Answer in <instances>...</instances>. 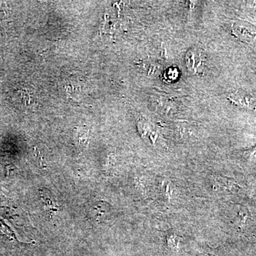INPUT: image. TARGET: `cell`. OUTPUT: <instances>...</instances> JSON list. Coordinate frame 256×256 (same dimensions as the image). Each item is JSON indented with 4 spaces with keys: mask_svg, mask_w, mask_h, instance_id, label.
I'll list each match as a JSON object with an SVG mask.
<instances>
[{
    "mask_svg": "<svg viewBox=\"0 0 256 256\" xmlns=\"http://www.w3.org/2000/svg\"><path fill=\"white\" fill-rule=\"evenodd\" d=\"M206 56L201 50L192 48L185 56L186 67L194 74H200L204 72L206 67Z\"/></svg>",
    "mask_w": 256,
    "mask_h": 256,
    "instance_id": "obj_1",
    "label": "cell"
},
{
    "mask_svg": "<svg viewBox=\"0 0 256 256\" xmlns=\"http://www.w3.org/2000/svg\"><path fill=\"white\" fill-rule=\"evenodd\" d=\"M234 34L242 42H252L256 37V28L246 22H238L233 25Z\"/></svg>",
    "mask_w": 256,
    "mask_h": 256,
    "instance_id": "obj_2",
    "label": "cell"
},
{
    "mask_svg": "<svg viewBox=\"0 0 256 256\" xmlns=\"http://www.w3.org/2000/svg\"><path fill=\"white\" fill-rule=\"evenodd\" d=\"M40 196L44 203L45 210L50 214V217H52L58 210V204L55 200L54 196H53L50 190L45 188L40 190Z\"/></svg>",
    "mask_w": 256,
    "mask_h": 256,
    "instance_id": "obj_3",
    "label": "cell"
},
{
    "mask_svg": "<svg viewBox=\"0 0 256 256\" xmlns=\"http://www.w3.org/2000/svg\"><path fill=\"white\" fill-rule=\"evenodd\" d=\"M252 100V98L248 97L247 96H240L234 98V102H237L238 104H240L242 106L252 108V106H254Z\"/></svg>",
    "mask_w": 256,
    "mask_h": 256,
    "instance_id": "obj_4",
    "label": "cell"
},
{
    "mask_svg": "<svg viewBox=\"0 0 256 256\" xmlns=\"http://www.w3.org/2000/svg\"><path fill=\"white\" fill-rule=\"evenodd\" d=\"M168 244L171 248L176 250L178 247V242H180V237L176 236V234H170L168 236Z\"/></svg>",
    "mask_w": 256,
    "mask_h": 256,
    "instance_id": "obj_5",
    "label": "cell"
},
{
    "mask_svg": "<svg viewBox=\"0 0 256 256\" xmlns=\"http://www.w3.org/2000/svg\"><path fill=\"white\" fill-rule=\"evenodd\" d=\"M246 154L249 156H252V158H256V148L248 151Z\"/></svg>",
    "mask_w": 256,
    "mask_h": 256,
    "instance_id": "obj_6",
    "label": "cell"
}]
</instances>
